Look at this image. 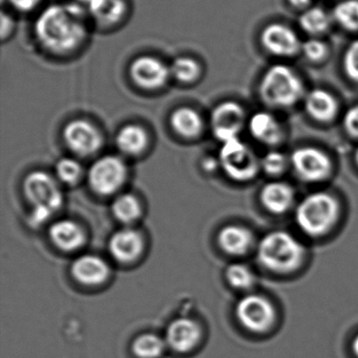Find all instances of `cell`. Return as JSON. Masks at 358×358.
<instances>
[{
	"instance_id": "cell-1",
	"label": "cell",
	"mask_w": 358,
	"mask_h": 358,
	"mask_svg": "<svg viewBox=\"0 0 358 358\" xmlns=\"http://www.w3.org/2000/svg\"><path fill=\"white\" fill-rule=\"evenodd\" d=\"M34 31L42 48L48 52L58 55L74 52L88 35L83 6L77 2L48 6L38 16Z\"/></svg>"
},
{
	"instance_id": "cell-2",
	"label": "cell",
	"mask_w": 358,
	"mask_h": 358,
	"mask_svg": "<svg viewBox=\"0 0 358 358\" xmlns=\"http://www.w3.org/2000/svg\"><path fill=\"white\" fill-rule=\"evenodd\" d=\"M256 260L267 271L290 275L303 266L307 250L304 244L286 231H269L256 246Z\"/></svg>"
},
{
	"instance_id": "cell-3",
	"label": "cell",
	"mask_w": 358,
	"mask_h": 358,
	"mask_svg": "<svg viewBox=\"0 0 358 358\" xmlns=\"http://www.w3.org/2000/svg\"><path fill=\"white\" fill-rule=\"evenodd\" d=\"M306 92L304 80L285 63L269 66L259 84L261 100L270 108H291L304 100Z\"/></svg>"
},
{
	"instance_id": "cell-4",
	"label": "cell",
	"mask_w": 358,
	"mask_h": 358,
	"mask_svg": "<svg viewBox=\"0 0 358 358\" xmlns=\"http://www.w3.org/2000/svg\"><path fill=\"white\" fill-rule=\"evenodd\" d=\"M340 216L338 200L327 192H313L296 206L294 220L298 229L312 238L327 235Z\"/></svg>"
},
{
	"instance_id": "cell-5",
	"label": "cell",
	"mask_w": 358,
	"mask_h": 358,
	"mask_svg": "<svg viewBox=\"0 0 358 358\" xmlns=\"http://www.w3.org/2000/svg\"><path fill=\"white\" fill-rule=\"evenodd\" d=\"M25 197L33 206L31 222L41 224L62 206L63 195L58 183L50 174L34 171L23 181Z\"/></svg>"
},
{
	"instance_id": "cell-6",
	"label": "cell",
	"mask_w": 358,
	"mask_h": 358,
	"mask_svg": "<svg viewBox=\"0 0 358 358\" xmlns=\"http://www.w3.org/2000/svg\"><path fill=\"white\" fill-rule=\"evenodd\" d=\"M235 317L244 330L256 336H265L277 325V307L267 296L248 294L235 306Z\"/></svg>"
},
{
	"instance_id": "cell-7",
	"label": "cell",
	"mask_w": 358,
	"mask_h": 358,
	"mask_svg": "<svg viewBox=\"0 0 358 358\" xmlns=\"http://www.w3.org/2000/svg\"><path fill=\"white\" fill-rule=\"evenodd\" d=\"M219 163L225 174L237 182H249L261 172V159L240 138L222 143Z\"/></svg>"
},
{
	"instance_id": "cell-8",
	"label": "cell",
	"mask_w": 358,
	"mask_h": 358,
	"mask_svg": "<svg viewBox=\"0 0 358 358\" xmlns=\"http://www.w3.org/2000/svg\"><path fill=\"white\" fill-rule=\"evenodd\" d=\"M289 157L290 168L303 182H323L330 178L333 170L329 155L317 147H298Z\"/></svg>"
},
{
	"instance_id": "cell-9",
	"label": "cell",
	"mask_w": 358,
	"mask_h": 358,
	"mask_svg": "<svg viewBox=\"0 0 358 358\" xmlns=\"http://www.w3.org/2000/svg\"><path fill=\"white\" fill-rule=\"evenodd\" d=\"M128 168L120 157L113 155L101 157L88 170V182L99 195L116 193L125 182Z\"/></svg>"
},
{
	"instance_id": "cell-10",
	"label": "cell",
	"mask_w": 358,
	"mask_h": 358,
	"mask_svg": "<svg viewBox=\"0 0 358 358\" xmlns=\"http://www.w3.org/2000/svg\"><path fill=\"white\" fill-rule=\"evenodd\" d=\"M260 42L269 55L290 59L301 55L303 40L298 31L282 22H271L261 31Z\"/></svg>"
},
{
	"instance_id": "cell-11",
	"label": "cell",
	"mask_w": 358,
	"mask_h": 358,
	"mask_svg": "<svg viewBox=\"0 0 358 358\" xmlns=\"http://www.w3.org/2000/svg\"><path fill=\"white\" fill-rule=\"evenodd\" d=\"M247 122L245 109L233 101L221 103L212 113V131L221 143L240 138Z\"/></svg>"
},
{
	"instance_id": "cell-12",
	"label": "cell",
	"mask_w": 358,
	"mask_h": 358,
	"mask_svg": "<svg viewBox=\"0 0 358 358\" xmlns=\"http://www.w3.org/2000/svg\"><path fill=\"white\" fill-rule=\"evenodd\" d=\"M63 140L69 150L79 157L95 155L102 145L100 131L84 120L69 122L63 130Z\"/></svg>"
},
{
	"instance_id": "cell-13",
	"label": "cell",
	"mask_w": 358,
	"mask_h": 358,
	"mask_svg": "<svg viewBox=\"0 0 358 358\" xmlns=\"http://www.w3.org/2000/svg\"><path fill=\"white\" fill-rule=\"evenodd\" d=\"M132 81L145 90H158L170 79V69L156 57L141 56L132 61L130 67Z\"/></svg>"
},
{
	"instance_id": "cell-14",
	"label": "cell",
	"mask_w": 358,
	"mask_h": 358,
	"mask_svg": "<svg viewBox=\"0 0 358 358\" xmlns=\"http://www.w3.org/2000/svg\"><path fill=\"white\" fill-rule=\"evenodd\" d=\"M201 326L195 320L181 317L170 324L166 332V345L179 353L193 351L201 342Z\"/></svg>"
},
{
	"instance_id": "cell-15",
	"label": "cell",
	"mask_w": 358,
	"mask_h": 358,
	"mask_svg": "<svg viewBox=\"0 0 358 358\" xmlns=\"http://www.w3.org/2000/svg\"><path fill=\"white\" fill-rule=\"evenodd\" d=\"M250 136L261 144L275 147L283 142L285 136L283 124L269 111H258L247 122Z\"/></svg>"
},
{
	"instance_id": "cell-16",
	"label": "cell",
	"mask_w": 358,
	"mask_h": 358,
	"mask_svg": "<svg viewBox=\"0 0 358 358\" xmlns=\"http://www.w3.org/2000/svg\"><path fill=\"white\" fill-rule=\"evenodd\" d=\"M260 201L267 212L283 215L294 208L296 189L290 183L273 179L261 189Z\"/></svg>"
},
{
	"instance_id": "cell-17",
	"label": "cell",
	"mask_w": 358,
	"mask_h": 358,
	"mask_svg": "<svg viewBox=\"0 0 358 358\" xmlns=\"http://www.w3.org/2000/svg\"><path fill=\"white\" fill-rule=\"evenodd\" d=\"M303 104L307 115L317 123H331L340 111L338 99L324 88H313L307 92Z\"/></svg>"
},
{
	"instance_id": "cell-18",
	"label": "cell",
	"mask_w": 358,
	"mask_h": 358,
	"mask_svg": "<svg viewBox=\"0 0 358 358\" xmlns=\"http://www.w3.org/2000/svg\"><path fill=\"white\" fill-rule=\"evenodd\" d=\"M144 240L136 229H123L116 231L109 242V250L118 262L130 263L143 252Z\"/></svg>"
},
{
	"instance_id": "cell-19",
	"label": "cell",
	"mask_w": 358,
	"mask_h": 358,
	"mask_svg": "<svg viewBox=\"0 0 358 358\" xmlns=\"http://www.w3.org/2000/svg\"><path fill=\"white\" fill-rule=\"evenodd\" d=\"M71 271L75 280L86 286L100 285L109 277V265L95 255H83L76 259Z\"/></svg>"
},
{
	"instance_id": "cell-20",
	"label": "cell",
	"mask_w": 358,
	"mask_h": 358,
	"mask_svg": "<svg viewBox=\"0 0 358 358\" xmlns=\"http://www.w3.org/2000/svg\"><path fill=\"white\" fill-rule=\"evenodd\" d=\"M218 243L223 252L235 257L244 256L256 246L252 229L237 224L223 227L219 233Z\"/></svg>"
},
{
	"instance_id": "cell-21",
	"label": "cell",
	"mask_w": 358,
	"mask_h": 358,
	"mask_svg": "<svg viewBox=\"0 0 358 358\" xmlns=\"http://www.w3.org/2000/svg\"><path fill=\"white\" fill-rule=\"evenodd\" d=\"M53 243L67 252L78 250L85 243V234L77 223L71 220H59L50 227Z\"/></svg>"
},
{
	"instance_id": "cell-22",
	"label": "cell",
	"mask_w": 358,
	"mask_h": 358,
	"mask_svg": "<svg viewBox=\"0 0 358 358\" xmlns=\"http://www.w3.org/2000/svg\"><path fill=\"white\" fill-rule=\"evenodd\" d=\"M333 24L331 13L322 6H312L301 12L298 17L300 29L308 37L323 38L331 31Z\"/></svg>"
},
{
	"instance_id": "cell-23",
	"label": "cell",
	"mask_w": 358,
	"mask_h": 358,
	"mask_svg": "<svg viewBox=\"0 0 358 358\" xmlns=\"http://www.w3.org/2000/svg\"><path fill=\"white\" fill-rule=\"evenodd\" d=\"M88 14L100 25L119 22L126 12L123 0H92L88 6Z\"/></svg>"
},
{
	"instance_id": "cell-24",
	"label": "cell",
	"mask_w": 358,
	"mask_h": 358,
	"mask_svg": "<svg viewBox=\"0 0 358 358\" xmlns=\"http://www.w3.org/2000/svg\"><path fill=\"white\" fill-rule=\"evenodd\" d=\"M170 125L179 136L193 138L201 134L203 129V120L195 109L180 107L172 113Z\"/></svg>"
},
{
	"instance_id": "cell-25",
	"label": "cell",
	"mask_w": 358,
	"mask_h": 358,
	"mask_svg": "<svg viewBox=\"0 0 358 358\" xmlns=\"http://www.w3.org/2000/svg\"><path fill=\"white\" fill-rule=\"evenodd\" d=\"M118 148L124 155H138L149 144V136L142 127L134 124L124 126L116 138Z\"/></svg>"
},
{
	"instance_id": "cell-26",
	"label": "cell",
	"mask_w": 358,
	"mask_h": 358,
	"mask_svg": "<svg viewBox=\"0 0 358 358\" xmlns=\"http://www.w3.org/2000/svg\"><path fill=\"white\" fill-rule=\"evenodd\" d=\"M334 23L349 33H358V0H340L331 12Z\"/></svg>"
},
{
	"instance_id": "cell-27",
	"label": "cell",
	"mask_w": 358,
	"mask_h": 358,
	"mask_svg": "<svg viewBox=\"0 0 358 358\" xmlns=\"http://www.w3.org/2000/svg\"><path fill=\"white\" fill-rule=\"evenodd\" d=\"M111 213L120 222H135L142 213L140 202L132 194H122L115 198L111 203Z\"/></svg>"
},
{
	"instance_id": "cell-28",
	"label": "cell",
	"mask_w": 358,
	"mask_h": 358,
	"mask_svg": "<svg viewBox=\"0 0 358 358\" xmlns=\"http://www.w3.org/2000/svg\"><path fill=\"white\" fill-rule=\"evenodd\" d=\"M225 277L229 285L240 292H248L256 284V277L254 271L243 263H233L229 265Z\"/></svg>"
},
{
	"instance_id": "cell-29",
	"label": "cell",
	"mask_w": 358,
	"mask_h": 358,
	"mask_svg": "<svg viewBox=\"0 0 358 358\" xmlns=\"http://www.w3.org/2000/svg\"><path fill=\"white\" fill-rule=\"evenodd\" d=\"M165 348V340L153 334H142L132 344V352L139 358H159Z\"/></svg>"
},
{
	"instance_id": "cell-30",
	"label": "cell",
	"mask_w": 358,
	"mask_h": 358,
	"mask_svg": "<svg viewBox=\"0 0 358 358\" xmlns=\"http://www.w3.org/2000/svg\"><path fill=\"white\" fill-rule=\"evenodd\" d=\"M290 168V157L279 150H270L261 157V171L273 178L283 176Z\"/></svg>"
},
{
	"instance_id": "cell-31",
	"label": "cell",
	"mask_w": 358,
	"mask_h": 358,
	"mask_svg": "<svg viewBox=\"0 0 358 358\" xmlns=\"http://www.w3.org/2000/svg\"><path fill=\"white\" fill-rule=\"evenodd\" d=\"M170 75L183 83L195 81L201 73V66L198 61L189 57L176 59L170 66Z\"/></svg>"
},
{
	"instance_id": "cell-32",
	"label": "cell",
	"mask_w": 358,
	"mask_h": 358,
	"mask_svg": "<svg viewBox=\"0 0 358 358\" xmlns=\"http://www.w3.org/2000/svg\"><path fill=\"white\" fill-rule=\"evenodd\" d=\"M301 55L315 64L325 62L330 56V46L323 38L308 37L303 40Z\"/></svg>"
},
{
	"instance_id": "cell-33",
	"label": "cell",
	"mask_w": 358,
	"mask_h": 358,
	"mask_svg": "<svg viewBox=\"0 0 358 358\" xmlns=\"http://www.w3.org/2000/svg\"><path fill=\"white\" fill-rule=\"evenodd\" d=\"M55 171L59 180L67 185H73L79 180L82 174V168L76 159L64 157L56 164Z\"/></svg>"
},
{
	"instance_id": "cell-34",
	"label": "cell",
	"mask_w": 358,
	"mask_h": 358,
	"mask_svg": "<svg viewBox=\"0 0 358 358\" xmlns=\"http://www.w3.org/2000/svg\"><path fill=\"white\" fill-rule=\"evenodd\" d=\"M342 65L347 79L358 84V39L347 46L343 55Z\"/></svg>"
},
{
	"instance_id": "cell-35",
	"label": "cell",
	"mask_w": 358,
	"mask_h": 358,
	"mask_svg": "<svg viewBox=\"0 0 358 358\" xmlns=\"http://www.w3.org/2000/svg\"><path fill=\"white\" fill-rule=\"evenodd\" d=\"M343 126L348 136L358 138V104L350 107L345 113Z\"/></svg>"
},
{
	"instance_id": "cell-36",
	"label": "cell",
	"mask_w": 358,
	"mask_h": 358,
	"mask_svg": "<svg viewBox=\"0 0 358 358\" xmlns=\"http://www.w3.org/2000/svg\"><path fill=\"white\" fill-rule=\"evenodd\" d=\"M11 6L19 12H31L39 6L41 0H8Z\"/></svg>"
},
{
	"instance_id": "cell-37",
	"label": "cell",
	"mask_w": 358,
	"mask_h": 358,
	"mask_svg": "<svg viewBox=\"0 0 358 358\" xmlns=\"http://www.w3.org/2000/svg\"><path fill=\"white\" fill-rule=\"evenodd\" d=\"M288 4L294 10H307V8L312 6L313 0H287Z\"/></svg>"
},
{
	"instance_id": "cell-38",
	"label": "cell",
	"mask_w": 358,
	"mask_h": 358,
	"mask_svg": "<svg viewBox=\"0 0 358 358\" xmlns=\"http://www.w3.org/2000/svg\"><path fill=\"white\" fill-rule=\"evenodd\" d=\"M351 349H352L353 355L358 358V334L353 338L352 343H351Z\"/></svg>"
},
{
	"instance_id": "cell-39",
	"label": "cell",
	"mask_w": 358,
	"mask_h": 358,
	"mask_svg": "<svg viewBox=\"0 0 358 358\" xmlns=\"http://www.w3.org/2000/svg\"><path fill=\"white\" fill-rule=\"evenodd\" d=\"M92 1V0H75V2H77V3L81 4V6L85 4L86 6H88V4Z\"/></svg>"
},
{
	"instance_id": "cell-40",
	"label": "cell",
	"mask_w": 358,
	"mask_h": 358,
	"mask_svg": "<svg viewBox=\"0 0 358 358\" xmlns=\"http://www.w3.org/2000/svg\"><path fill=\"white\" fill-rule=\"evenodd\" d=\"M354 161H355V163H357V165L358 167V148L357 149V151H355Z\"/></svg>"
}]
</instances>
